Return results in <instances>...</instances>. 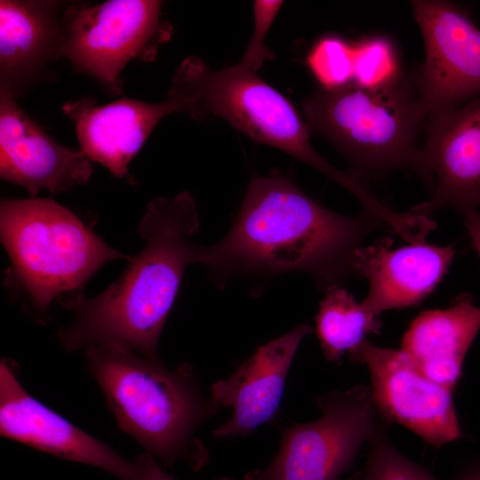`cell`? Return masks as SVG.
Instances as JSON below:
<instances>
[{"mask_svg":"<svg viewBox=\"0 0 480 480\" xmlns=\"http://www.w3.org/2000/svg\"><path fill=\"white\" fill-rule=\"evenodd\" d=\"M459 480H480V467H475L467 470Z\"/></svg>","mask_w":480,"mask_h":480,"instance_id":"obj_26","label":"cell"},{"mask_svg":"<svg viewBox=\"0 0 480 480\" xmlns=\"http://www.w3.org/2000/svg\"><path fill=\"white\" fill-rule=\"evenodd\" d=\"M425 49L413 72L428 123L480 95V28L467 11L446 0L410 2Z\"/></svg>","mask_w":480,"mask_h":480,"instance_id":"obj_9","label":"cell"},{"mask_svg":"<svg viewBox=\"0 0 480 480\" xmlns=\"http://www.w3.org/2000/svg\"><path fill=\"white\" fill-rule=\"evenodd\" d=\"M313 331L302 324L260 346L235 372L211 387L220 408L232 409L231 417L214 429L216 438L245 436L273 418L280 404L285 380L302 340Z\"/></svg>","mask_w":480,"mask_h":480,"instance_id":"obj_14","label":"cell"},{"mask_svg":"<svg viewBox=\"0 0 480 480\" xmlns=\"http://www.w3.org/2000/svg\"><path fill=\"white\" fill-rule=\"evenodd\" d=\"M479 332L480 307L470 294L462 293L447 308L416 316L404 334L401 350L424 376L453 390Z\"/></svg>","mask_w":480,"mask_h":480,"instance_id":"obj_17","label":"cell"},{"mask_svg":"<svg viewBox=\"0 0 480 480\" xmlns=\"http://www.w3.org/2000/svg\"><path fill=\"white\" fill-rule=\"evenodd\" d=\"M365 471L359 480H436L424 468L400 453L377 429L371 438Z\"/></svg>","mask_w":480,"mask_h":480,"instance_id":"obj_22","label":"cell"},{"mask_svg":"<svg viewBox=\"0 0 480 480\" xmlns=\"http://www.w3.org/2000/svg\"><path fill=\"white\" fill-rule=\"evenodd\" d=\"M353 84L365 89H380L405 74L398 47L386 35H371L353 43Z\"/></svg>","mask_w":480,"mask_h":480,"instance_id":"obj_20","label":"cell"},{"mask_svg":"<svg viewBox=\"0 0 480 480\" xmlns=\"http://www.w3.org/2000/svg\"><path fill=\"white\" fill-rule=\"evenodd\" d=\"M162 5L154 0H110L70 7L62 23L60 57L120 94L119 76L125 65L140 56L153 58L169 37Z\"/></svg>","mask_w":480,"mask_h":480,"instance_id":"obj_8","label":"cell"},{"mask_svg":"<svg viewBox=\"0 0 480 480\" xmlns=\"http://www.w3.org/2000/svg\"><path fill=\"white\" fill-rule=\"evenodd\" d=\"M316 404L321 417L284 428L271 463L244 480H338L376 432L378 411L366 385L328 393Z\"/></svg>","mask_w":480,"mask_h":480,"instance_id":"obj_7","label":"cell"},{"mask_svg":"<svg viewBox=\"0 0 480 480\" xmlns=\"http://www.w3.org/2000/svg\"><path fill=\"white\" fill-rule=\"evenodd\" d=\"M92 160L51 138L18 106L14 96L0 90V176L25 188L32 197L42 188L52 193L84 185Z\"/></svg>","mask_w":480,"mask_h":480,"instance_id":"obj_13","label":"cell"},{"mask_svg":"<svg viewBox=\"0 0 480 480\" xmlns=\"http://www.w3.org/2000/svg\"><path fill=\"white\" fill-rule=\"evenodd\" d=\"M464 225L472 244L480 257V212L476 210L464 212Z\"/></svg>","mask_w":480,"mask_h":480,"instance_id":"obj_25","label":"cell"},{"mask_svg":"<svg viewBox=\"0 0 480 480\" xmlns=\"http://www.w3.org/2000/svg\"><path fill=\"white\" fill-rule=\"evenodd\" d=\"M380 228L387 230L365 212L348 217L327 209L282 175L258 176L228 233L196 245V263L220 281L305 272L326 290L354 275L356 252Z\"/></svg>","mask_w":480,"mask_h":480,"instance_id":"obj_1","label":"cell"},{"mask_svg":"<svg viewBox=\"0 0 480 480\" xmlns=\"http://www.w3.org/2000/svg\"><path fill=\"white\" fill-rule=\"evenodd\" d=\"M143 463V476L141 480H175L167 475L156 461L155 458L148 452L140 455ZM215 480H234L228 476L217 478Z\"/></svg>","mask_w":480,"mask_h":480,"instance_id":"obj_24","label":"cell"},{"mask_svg":"<svg viewBox=\"0 0 480 480\" xmlns=\"http://www.w3.org/2000/svg\"><path fill=\"white\" fill-rule=\"evenodd\" d=\"M60 2L0 1L1 90L15 96L51 60L60 57Z\"/></svg>","mask_w":480,"mask_h":480,"instance_id":"obj_18","label":"cell"},{"mask_svg":"<svg viewBox=\"0 0 480 480\" xmlns=\"http://www.w3.org/2000/svg\"><path fill=\"white\" fill-rule=\"evenodd\" d=\"M311 132L326 138L349 162L355 175L409 169L419 177L428 119L413 73L380 89L350 84L318 88L302 105Z\"/></svg>","mask_w":480,"mask_h":480,"instance_id":"obj_6","label":"cell"},{"mask_svg":"<svg viewBox=\"0 0 480 480\" xmlns=\"http://www.w3.org/2000/svg\"><path fill=\"white\" fill-rule=\"evenodd\" d=\"M284 2L257 0L253 4V33L239 65L256 72L274 53L266 46L265 39Z\"/></svg>","mask_w":480,"mask_h":480,"instance_id":"obj_23","label":"cell"},{"mask_svg":"<svg viewBox=\"0 0 480 480\" xmlns=\"http://www.w3.org/2000/svg\"><path fill=\"white\" fill-rule=\"evenodd\" d=\"M420 178L431 195L411 214L429 216L447 207L464 213L480 206V96L428 123Z\"/></svg>","mask_w":480,"mask_h":480,"instance_id":"obj_11","label":"cell"},{"mask_svg":"<svg viewBox=\"0 0 480 480\" xmlns=\"http://www.w3.org/2000/svg\"><path fill=\"white\" fill-rule=\"evenodd\" d=\"M349 358L368 367L372 396L384 419L408 428L435 447L460 436L452 389L424 376L401 349L366 340Z\"/></svg>","mask_w":480,"mask_h":480,"instance_id":"obj_10","label":"cell"},{"mask_svg":"<svg viewBox=\"0 0 480 480\" xmlns=\"http://www.w3.org/2000/svg\"><path fill=\"white\" fill-rule=\"evenodd\" d=\"M306 61L322 89L333 90L353 84L354 44L340 36L326 35L317 39Z\"/></svg>","mask_w":480,"mask_h":480,"instance_id":"obj_21","label":"cell"},{"mask_svg":"<svg viewBox=\"0 0 480 480\" xmlns=\"http://www.w3.org/2000/svg\"><path fill=\"white\" fill-rule=\"evenodd\" d=\"M198 228L189 193L150 202L139 226L144 247L100 294L65 303L75 318L60 332L61 343L68 349L116 344L158 358V340L184 270L196 263V245L189 238Z\"/></svg>","mask_w":480,"mask_h":480,"instance_id":"obj_2","label":"cell"},{"mask_svg":"<svg viewBox=\"0 0 480 480\" xmlns=\"http://www.w3.org/2000/svg\"><path fill=\"white\" fill-rule=\"evenodd\" d=\"M170 89L183 113L195 119L219 116L253 140L276 148L332 179L372 212L380 200L362 179L339 170L312 147L308 124L292 103L256 72L241 65L212 70L196 56L183 60Z\"/></svg>","mask_w":480,"mask_h":480,"instance_id":"obj_5","label":"cell"},{"mask_svg":"<svg viewBox=\"0 0 480 480\" xmlns=\"http://www.w3.org/2000/svg\"><path fill=\"white\" fill-rule=\"evenodd\" d=\"M90 371L124 431L164 466L186 461L195 470L208 460L195 437L198 427L220 408L205 397L188 364L166 368L116 344L85 348Z\"/></svg>","mask_w":480,"mask_h":480,"instance_id":"obj_3","label":"cell"},{"mask_svg":"<svg viewBox=\"0 0 480 480\" xmlns=\"http://www.w3.org/2000/svg\"><path fill=\"white\" fill-rule=\"evenodd\" d=\"M63 111L73 121L80 148L114 176L128 173V164L164 116L182 112L178 98L168 91L158 103L122 98L98 105L90 97L68 101Z\"/></svg>","mask_w":480,"mask_h":480,"instance_id":"obj_16","label":"cell"},{"mask_svg":"<svg viewBox=\"0 0 480 480\" xmlns=\"http://www.w3.org/2000/svg\"><path fill=\"white\" fill-rule=\"evenodd\" d=\"M391 239L381 238L357 249L354 275L367 280L363 300L380 317L382 312L420 304L442 281L456 254L452 245L409 243L391 249Z\"/></svg>","mask_w":480,"mask_h":480,"instance_id":"obj_15","label":"cell"},{"mask_svg":"<svg viewBox=\"0 0 480 480\" xmlns=\"http://www.w3.org/2000/svg\"><path fill=\"white\" fill-rule=\"evenodd\" d=\"M1 435L70 461L93 466L118 480H141L139 456L131 462L101 441L70 423L31 396L12 367L0 365Z\"/></svg>","mask_w":480,"mask_h":480,"instance_id":"obj_12","label":"cell"},{"mask_svg":"<svg viewBox=\"0 0 480 480\" xmlns=\"http://www.w3.org/2000/svg\"><path fill=\"white\" fill-rule=\"evenodd\" d=\"M349 480H359V476L353 477V478H351Z\"/></svg>","mask_w":480,"mask_h":480,"instance_id":"obj_27","label":"cell"},{"mask_svg":"<svg viewBox=\"0 0 480 480\" xmlns=\"http://www.w3.org/2000/svg\"><path fill=\"white\" fill-rule=\"evenodd\" d=\"M324 292L316 316V335L324 357L339 362L347 353L356 352L368 336L379 333L381 322L342 286Z\"/></svg>","mask_w":480,"mask_h":480,"instance_id":"obj_19","label":"cell"},{"mask_svg":"<svg viewBox=\"0 0 480 480\" xmlns=\"http://www.w3.org/2000/svg\"><path fill=\"white\" fill-rule=\"evenodd\" d=\"M0 234L11 261L6 284L41 311L60 296L66 303L83 295L107 262L130 260L52 199L2 200Z\"/></svg>","mask_w":480,"mask_h":480,"instance_id":"obj_4","label":"cell"}]
</instances>
